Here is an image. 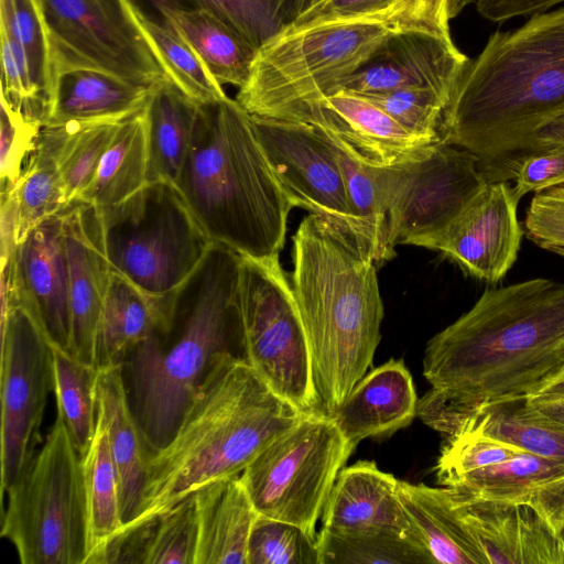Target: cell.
<instances>
[{
  "label": "cell",
  "mask_w": 564,
  "mask_h": 564,
  "mask_svg": "<svg viewBox=\"0 0 564 564\" xmlns=\"http://www.w3.org/2000/svg\"><path fill=\"white\" fill-rule=\"evenodd\" d=\"M564 365V283L535 278L487 289L427 343L431 389L416 415L452 436L487 406L525 400Z\"/></svg>",
  "instance_id": "cell-1"
},
{
  "label": "cell",
  "mask_w": 564,
  "mask_h": 564,
  "mask_svg": "<svg viewBox=\"0 0 564 564\" xmlns=\"http://www.w3.org/2000/svg\"><path fill=\"white\" fill-rule=\"evenodd\" d=\"M564 117V7L494 32L464 66L438 128L475 154L488 181H507L534 134Z\"/></svg>",
  "instance_id": "cell-2"
},
{
  "label": "cell",
  "mask_w": 564,
  "mask_h": 564,
  "mask_svg": "<svg viewBox=\"0 0 564 564\" xmlns=\"http://www.w3.org/2000/svg\"><path fill=\"white\" fill-rule=\"evenodd\" d=\"M306 413L279 397L235 351L219 354L174 435L150 454L131 528L166 512L200 487L241 475Z\"/></svg>",
  "instance_id": "cell-3"
},
{
  "label": "cell",
  "mask_w": 564,
  "mask_h": 564,
  "mask_svg": "<svg viewBox=\"0 0 564 564\" xmlns=\"http://www.w3.org/2000/svg\"><path fill=\"white\" fill-rule=\"evenodd\" d=\"M169 333L176 335L167 348L153 334L123 361L130 405L150 454L174 435L215 358L235 349L241 355L240 254L212 246L172 293Z\"/></svg>",
  "instance_id": "cell-4"
},
{
  "label": "cell",
  "mask_w": 564,
  "mask_h": 564,
  "mask_svg": "<svg viewBox=\"0 0 564 564\" xmlns=\"http://www.w3.org/2000/svg\"><path fill=\"white\" fill-rule=\"evenodd\" d=\"M293 241L291 285L306 334L316 393L333 412L368 372L383 318L376 263L321 218Z\"/></svg>",
  "instance_id": "cell-5"
},
{
  "label": "cell",
  "mask_w": 564,
  "mask_h": 564,
  "mask_svg": "<svg viewBox=\"0 0 564 564\" xmlns=\"http://www.w3.org/2000/svg\"><path fill=\"white\" fill-rule=\"evenodd\" d=\"M176 187L214 243L247 258L280 256L292 206L236 99L200 104Z\"/></svg>",
  "instance_id": "cell-6"
},
{
  "label": "cell",
  "mask_w": 564,
  "mask_h": 564,
  "mask_svg": "<svg viewBox=\"0 0 564 564\" xmlns=\"http://www.w3.org/2000/svg\"><path fill=\"white\" fill-rule=\"evenodd\" d=\"M392 33L382 23L359 19L289 25L258 47L236 100L250 115L280 118L341 90Z\"/></svg>",
  "instance_id": "cell-7"
},
{
  "label": "cell",
  "mask_w": 564,
  "mask_h": 564,
  "mask_svg": "<svg viewBox=\"0 0 564 564\" xmlns=\"http://www.w3.org/2000/svg\"><path fill=\"white\" fill-rule=\"evenodd\" d=\"M1 536L22 564H86L90 553L82 455L56 417L8 488Z\"/></svg>",
  "instance_id": "cell-8"
},
{
  "label": "cell",
  "mask_w": 564,
  "mask_h": 564,
  "mask_svg": "<svg viewBox=\"0 0 564 564\" xmlns=\"http://www.w3.org/2000/svg\"><path fill=\"white\" fill-rule=\"evenodd\" d=\"M98 209L111 270L154 296L182 285L214 245L169 182H148L126 200Z\"/></svg>",
  "instance_id": "cell-9"
},
{
  "label": "cell",
  "mask_w": 564,
  "mask_h": 564,
  "mask_svg": "<svg viewBox=\"0 0 564 564\" xmlns=\"http://www.w3.org/2000/svg\"><path fill=\"white\" fill-rule=\"evenodd\" d=\"M355 449L325 413L305 414L273 441L240 477L257 513L317 536L316 522Z\"/></svg>",
  "instance_id": "cell-10"
},
{
  "label": "cell",
  "mask_w": 564,
  "mask_h": 564,
  "mask_svg": "<svg viewBox=\"0 0 564 564\" xmlns=\"http://www.w3.org/2000/svg\"><path fill=\"white\" fill-rule=\"evenodd\" d=\"M241 355L268 386L301 412L324 413L291 281L279 256L241 257Z\"/></svg>",
  "instance_id": "cell-11"
},
{
  "label": "cell",
  "mask_w": 564,
  "mask_h": 564,
  "mask_svg": "<svg viewBox=\"0 0 564 564\" xmlns=\"http://www.w3.org/2000/svg\"><path fill=\"white\" fill-rule=\"evenodd\" d=\"M391 248L433 250L449 226L488 182L479 159L442 140L414 156L377 166Z\"/></svg>",
  "instance_id": "cell-12"
},
{
  "label": "cell",
  "mask_w": 564,
  "mask_h": 564,
  "mask_svg": "<svg viewBox=\"0 0 564 564\" xmlns=\"http://www.w3.org/2000/svg\"><path fill=\"white\" fill-rule=\"evenodd\" d=\"M56 79L76 69L154 86L170 82L132 0H40Z\"/></svg>",
  "instance_id": "cell-13"
},
{
  "label": "cell",
  "mask_w": 564,
  "mask_h": 564,
  "mask_svg": "<svg viewBox=\"0 0 564 564\" xmlns=\"http://www.w3.org/2000/svg\"><path fill=\"white\" fill-rule=\"evenodd\" d=\"M52 390L50 340L22 305L1 306V498L35 453Z\"/></svg>",
  "instance_id": "cell-14"
},
{
  "label": "cell",
  "mask_w": 564,
  "mask_h": 564,
  "mask_svg": "<svg viewBox=\"0 0 564 564\" xmlns=\"http://www.w3.org/2000/svg\"><path fill=\"white\" fill-rule=\"evenodd\" d=\"M251 117L290 205L321 218L371 259L367 236L349 206L340 164L323 131L300 121Z\"/></svg>",
  "instance_id": "cell-15"
},
{
  "label": "cell",
  "mask_w": 564,
  "mask_h": 564,
  "mask_svg": "<svg viewBox=\"0 0 564 564\" xmlns=\"http://www.w3.org/2000/svg\"><path fill=\"white\" fill-rule=\"evenodd\" d=\"M62 212L33 228L1 263V306L22 305L50 343L68 351L69 269Z\"/></svg>",
  "instance_id": "cell-16"
},
{
  "label": "cell",
  "mask_w": 564,
  "mask_h": 564,
  "mask_svg": "<svg viewBox=\"0 0 564 564\" xmlns=\"http://www.w3.org/2000/svg\"><path fill=\"white\" fill-rule=\"evenodd\" d=\"M519 198L506 181H488L433 250L487 283L503 279L518 258L523 230Z\"/></svg>",
  "instance_id": "cell-17"
},
{
  "label": "cell",
  "mask_w": 564,
  "mask_h": 564,
  "mask_svg": "<svg viewBox=\"0 0 564 564\" xmlns=\"http://www.w3.org/2000/svg\"><path fill=\"white\" fill-rule=\"evenodd\" d=\"M279 119L322 129L344 142L367 164L380 167L412 158L438 141L409 132L366 97L344 89L293 107Z\"/></svg>",
  "instance_id": "cell-18"
},
{
  "label": "cell",
  "mask_w": 564,
  "mask_h": 564,
  "mask_svg": "<svg viewBox=\"0 0 564 564\" xmlns=\"http://www.w3.org/2000/svg\"><path fill=\"white\" fill-rule=\"evenodd\" d=\"M69 269L68 352L96 367V332L111 267L105 250L99 209L74 200L63 209Z\"/></svg>",
  "instance_id": "cell-19"
},
{
  "label": "cell",
  "mask_w": 564,
  "mask_h": 564,
  "mask_svg": "<svg viewBox=\"0 0 564 564\" xmlns=\"http://www.w3.org/2000/svg\"><path fill=\"white\" fill-rule=\"evenodd\" d=\"M468 59L453 40L421 32L392 33L343 89L368 95L429 88L449 100Z\"/></svg>",
  "instance_id": "cell-20"
},
{
  "label": "cell",
  "mask_w": 564,
  "mask_h": 564,
  "mask_svg": "<svg viewBox=\"0 0 564 564\" xmlns=\"http://www.w3.org/2000/svg\"><path fill=\"white\" fill-rule=\"evenodd\" d=\"M451 496L486 564H564V534L532 507Z\"/></svg>",
  "instance_id": "cell-21"
},
{
  "label": "cell",
  "mask_w": 564,
  "mask_h": 564,
  "mask_svg": "<svg viewBox=\"0 0 564 564\" xmlns=\"http://www.w3.org/2000/svg\"><path fill=\"white\" fill-rule=\"evenodd\" d=\"M397 486L398 479L375 462L359 460L343 467L323 510V528L338 532L386 531L423 545L404 512Z\"/></svg>",
  "instance_id": "cell-22"
},
{
  "label": "cell",
  "mask_w": 564,
  "mask_h": 564,
  "mask_svg": "<svg viewBox=\"0 0 564 564\" xmlns=\"http://www.w3.org/2000/svg\"><path fill=\"white\" fill-rule=\"evenodd\" d=\"M419 399L402 359L391 358L367 372L329 414L355 447L367 437L390 435L411 424Z\"/></svg>",
  "instance_id": "cell-23"
},
{
  "label": "cell",
  "mask_w": 564,
  "mask_h": 564,
  "mask_svg": "<svg viewBox=\"0 0 564 564\" xmlns=\"http://www.w3.org/2000/svg\"><path fill=\"white\" fill-rule=\"evenodd\" d=\"M173 293V292H172ZM172 293L151 295L112 271L96 332V367L123 365L129 352L172 326Z\"/></svg>",
  "instance_id": "cell-24"
},
{
  "label": "cell",
  "mask_w": 564,
  "mask_h": 564,
  "mask_svg": "<svg viewBox=\"0 0 564 564\" xmlns=\"http://www.w3.org/2000/svg\"><path fill=\"white\" fill-rule=\"evenodd\" d=\"M95 394L119 476L124 525L139 510L150 453L130 405L123 365L98 368Z\"/></svg>",
  "instance_id": "cell-25"
},
{
  "label": "cell",
  "mask_w": 564,
  "mask_h": 564,
  "mask_svg": "<svg viewBox=\"0 0 564 564\" xmlns=\"http://www.w3.org/2000/svg\"><path fill=\"white\" fill-rule=\"evenodd\" d=\"M198 536L195 564H247L257 511L240 475L214 480L195 492Z\"/></svg>",
  "instance_id": "cell-26"
},
{
  "label": "cell",
  "mask_w": 564,
  "mask_h": 564,
  "mask_svg": "<svg viewBox=\"0 0 564 564\" xmlns=\"http://www.w3.org/2000/svg\"><path fill=\"white\" fill-rule=\"evenodd\" d=\"M155 86L97 70L64 73L57 78L54 105L46 124L123 121L145 108Z\"/></svg>",
  "instance_id": "cell-27"
},
{
  "label": "cell",
  "mask_w": 564,
  "mask_h": 564,
  "mask_svg": "<svg viewBox=\"0 0 564 564\" xmlns=\"http://www.w3.org/2000/svg\"><path fill=\"white\" fill-rule=\"evenodd\" d=\"M397 490L409 521L435 563L486 564L447 488L398 480Z\"/></svg>",
  "instance_id": "cell-28"
},
{
  "label": "cell",
  "mask_w": 564,
  "mask_h": 564,
  "mask_svg": "<svg viewBox=\"0 0 564 564\" xmlns=\"http://www.w3.org/2000/svg\"><path fill=\"white\" fill-rule=\"evenodd\" d=\"M155 6L163 21L187 41L220 85L240 88L246 84L257 47L207 9Z\"/></svg>",
  "instance_id": "cell-29"
},
{
  "label": "cell",
  "mask_w": 564,
  "mask_h": 564,
  "mask_svg": "<svg viewBox=\"0 0 564 564\" xmlns=\"http://www.w3.org/2000/svg\"><path fill=\"white\" fill-rule=\"evenodd\" d=\"M199 106L171 82L158 84L153 88L145 107L149 182L176 185Z\"/></svg>",
  "instance_id": "cell-30"
},
{
  "label": "cell",
  "mask_w": 564,
  "mask_h": 564,
  "mask_svg": "<svg viewBox=\"0 0 564 564\" xmlns=\"http://www.w3.org/2000/svg\"><path fill=\"white\" fill-rule=\"evenodd\" d=\"M564 482V459L528 452L453 477L443 484L452 494L530 506L544 489Z\"/></svg>",
  "instance_id": "cell-31"
},
{
  "label": "cell",
  "mask_w": 564,
  "mask_h": 564,
  "mask_svg": "<svg viewBox=\"0 0 564 564\" xmlns=\"http://www.w3.org/2000/svg\"><path fill=\"white\" fill-rule=\"evenodd\" d=\"M148 182L149 153L144 108L120 122L93 181L76 200L97 208L110 207L132 196Z\"/></svg>",
  "instance_id": "cell-32"
},
{
  "label": "cell",
  "mask_w": 564,
  "mask_h": 564,
  "mask_svg": "<svg viewBox=\"0 0 564 564\" xmlns=\"http://www.w3.org/2000/svg\"><path fill=\"white\" fill-rule=\"evenodd\" d=\"M63 129L41 128L34 151L11 188L14 198L15 240L20 243L40 223L61 213L68 203L57 164Z\"/></svg>",
  "instance_id": "cell-33"
},
{
  "label": "cell",
  "mask_w": 564,
  "mask_h": 564,
  "mask_svg": "<svg viewBox=\"0 0 564 564\" xmlns=\"http://www.w3.org/2000/svg\"><path fill=\"white\" fill-rule=\"evenodd\" d=\"M462 433L488 436L534 455L564 459V423L541 414L525 400L476 411L452 436Z\"/></svg>",
  "instance_id": "cell-34"
},
{
  "label": "cell",
  "mask_w": 564,
  "mask_h": 564,
  "mask_svg": "<svg viewBox=\"0 0 564 564\" xmlns=\"http://www.w3.org/2000/svg\"><path fill=\"white\" fill-rule=\"evenodd\" d=\"M82 464L90 556L123 525L119 476L110 452L105 423L98 412L95 434L82 455Z\"/></svg>",
  "instance_id": "cell-35"
},
{
  "label": "cell",
  "mask_w": 564,
  "mask_h": 564,
  "mask_svg": "<svg viewBox=\"0 0 564 564\" xmlns=\"http://www.w3.org/2000/svg\"><path fill=\"white\" fill-rule=\"evenodd\" d=\"M135 19L170 82L198 104L209 105L228 98L203 59L165 21L149 19L133 4Z\"/></svg>",
  "instance_id": "cell-36"
},
{
  "label": "cell",
  "mask_w": 564,
  "mask_h": 564,
  "mask_svg": "<svg viewBox=\"0 0 564 564\" xmlns=\"http://www.w3.org/2000/svg\"><path fill=\"white\" fill-rule=\"evenodd\" d=\"M322 131L333 147L340 164L349 206L367 236L370 257L376 265L381 264L392 259L395 253L389 245L388 215L377 166L367 164L339 139Z\"/></svg>",
  "instance_id": "cell-37"
},
{
  "label": "cell",
  "mask_w": 564,
  "mask_h": 564,
  "mask_svg": "<svg viewBox=\"0 0 564 564\" xmlns=\"http://www.w3.org/2000/svg\"><path fill=\"white\" fill-rule=\"evenodd\" d=\"M97 375V367L83 362L68 351L52 345L53 391L57 417L66 426L80 455L86 452L95 434Z\"/></svg>",
  "instance_id": "cell-38"
},
{
  "label": "cell",
  "mask_w": 564,
  "mask_h": 564,
  "mask_svg": "<svg viewBox=\"0 0 564 564\" xmlns=\"http://www.w3.org/2000/svg\"><path fill=\"white\" fill-rule=\"evenodd\" d=\"M319 564L435 563L429 551L412 539L386 531L317 533Z\"/></svg>",
  "instance_id": "cell-39"
},
{
  "label": "cell",
  "mask_w": 564,
  "mask_h": 564,
  "mask_svg": "<svg viewBox=\"0 0 564 564\" xmlns=\"http://www.w3.org/2000/svg\"><path fill=\"white\" fill-rule=\"evenodd\" d=\"M318 0H154L178 8H204L260 47Z\"/></svg>",
  "instance_id": "cell-40"
},
{
  "label": "cell",
  "mask_w": 564,
  "mask_h": 564,
  "mask_svg": "<svg viewBox=\"0 0 564 564\" xmlns=\"http://www.w3.org/2000/svg\"><path fill=\"white\" fill-rule=\"evenodd\" d=\"M0 31L23 47L34 88L51 116L57 79L40 0H0Z\"/></svg>",
  "instance_id": "cell-41"
},
{
  "label": "cell",
  "mask_w": 564,
  "mask_h": 564,
  "mask_svg": "<svg viewBox=\"0 0 564 564\" xmlns=\"http://www.w3.org/2000/svg\"><path fill=\"white\" fill-rule=\"evenodd\" d=\"M120 122L59 124L63 135L57 164L68 203L76 200L93 181Z\"/></svg>",
  "instance_id": "cell-42"
},
{
  "label": "cell",
  "mask_w": 564,
  "mask_h": 564,
  "mask_svg": "<svg viewBox=\"0 0 564 564\" xmlns=\"http://www.w3.org/2000/svg\"><path fill=\"white\" fill-rule=\"evenodd\" d=\"M247 564H319L317 536L258 513L249 535Z\"/></svg>",
  "instance_id": "cell-43"
},
{
  "label": "cell",
  "mask_w": 564,
  "mask_h": 564,
  "mask_svg": "<svg viewBox=\"0 0 564 564\" xmlns=\"http://www.w3.org/2000/svg\"><path fill=\"white\" fill-rule=\"evenodd\" d=\"M148 525L144 564H195L198 523L195 495H191Z\"/></svg>",
  "instance_id": "cell-44"
},
{
  "label": "cell",
  "mask_w": 564,
  "mask_h": 564,
  "mask_svg": "<svg viewBox=\"0 0 564 564\" xmlns=\"http://www.w3.org/2000/svg\"><path fill=\"white\" fill-rule=\"evenodd\" d=\"M361 96L380 107L409 132L430 140L441 139L438 128L449 102L442 94L429 88H401Z\"/></svg>",
  "instance_id": "cell-45"
},
{
  "label": "cell",
  "mask_w": 564,
  "mask_h": 564,
  "mask_svg": "<svg viewBox=\"0 0 564 564\" xmlns=\"http://www.w3.org/2000/svg\"><path fill=\"white\" fill-rule=\"evenodd\" d=\"M523 449L488 436L462 433L447 437L436 464L437 481L443 485L458 475L505 462Z\"/></svg>",
  "instance_id": "cell-46"
},
{
  "label": "cell",
  "mask_w": 564,
  "mask_h": 564,
  "mask_svg": "<svg viewBox=\"0 0 564 564\" xmlns=\"http://www.w3.org/2000/svg\"><path fill=\"white\" fill-rule=\"evenodd\" d=\"M41 126L33 123L1 98L0 178L1 191L11 189L34 151Z\"/></svg>",
  "instance_id": "cell-47"
},
{
  "label": "cell",
  "mask_w": 564,
  "mask_h": 564,
  "mask_svg": "<svg viewBox=\"0 0 564 564\" xmlns=\"http://www.w3.org/2000/svg\"><path fill=\"white\" fill-rule=\"evenodd\" d=\"M370 21L382 23L394 33L421 32L452 40L448 0H393Z\"/></svg>",
  "instance_id": "cell-48"
},
{
  "label": "cell",
  "mask_w": 564,
  "mask_h": 564,
  "mask_svg": "<svg viewBox=\"0 0 564 564\" xmlns=\"http://www.w3.org/2000/svg\"><path fill=\"white\" fill-rule=\"evenodd\" d=\"M523 226L528 239L564 257V185L535 193Z\"/></svg>",
  "instance_id": "cell-49"
},
{
  "label": "cell",
  "mask_w": 564,
  "mask_h": 564,
  "mask_svg": "<svg viewBox=\"0 0 564 564\" xmlns=\"http://www.w3.org/2000/svg\"><path fill=\"white\" fill-rule=\"evenodd\" d=\"M513 192L521 199L531 192L564 185V142L530 153L520 159L511 172Z\"/></svg>",
  "instance_id": "cell-50"
},
{
  "label": "cell",
  "mask_w": 564,
  "mask_h": 564,
  "mask_svg": "<svg viewBox=\"0 0 564 564\" xmlns=\"http://www.w3.org/2000/svg\"><path fill=\"white\" fill-rule=\"evenodd\" d=\"M393 0H321L290 25L318 24L350 19L370 20L386 11Z\"/></svg>",
  "instance_id": "cell-51"
},
{
  "label": "cell",
  "mask_w": 564,
  "mask_h": 564,
  "mask_svg": "<svg viewBox=\"0 0 564 564\" xmlns=\"http://www.w3.org/2000/svg\"><path fill=\"white\" fill-rule=\"evenodd\" d=\"M564 0H478L475 3L477 12L492 22L532 15L549 11Z\"/></svg>",
  "instance_id": "cell-52"
},
{
  "label": "cell",
  "mask_w": 564,
  "mask_h": 564,
  "mask_svg": "<svg viewBox=\"0 0 564 564\" xmlns=\"http://www.w3.org/2000/svg\"><path fill=\"white\" fill-rule=\"evenodd\" d=\"M561 142H564V117L542 127L532 138L525 155Z\"/></svg>",
  "instance_id": "cell-53"
},
{
  "label": "cell",
  "mask_w": 564,
  "mask_h": 564,
  "mask_svg": "<svg viewBox=\"0 0 564 564\" xmlns=\"http://www.w3.org/2000/svg\"><path fill=\"white\" fill-rule=\"evenodd\" d=\"M525 400L530 402L564 400V368L544 381Z\"/></svg>",
  "instance_id": "cell-54"
},
{
  "label": "cell",
  "mask_w": 564,
  "mask_h": 564,
  "mask_svg": "<svg viewBox=\"0 0 564 564\" xmlns=\"http://www.w3.org/2000/svg\"><path fill=\"white\" fill-rule=\"evenodd\" d=\"M527 402L541 414L564 423V400L546 402Z\"/></svg>",
  "instance_id": "cell-55"
},
{
  "label": "cell",
  "mask_w": 564,
  "mask_h": 564,
  "mask_svg": "<svg viewBox=\"0 0 564 564\" xmlns=\"http://www.w3.org/2000/svg\"><path fill=\"white\" fill-rule=\"evenodd\" d=\"M478 0H448V18H456L467 6L475 4Z\"/></svg>",
  "instance_id": "cell-56"
},
{
  "label": "cell",
  "mask_w": 564,
  "mask_h": 564,
  "mask_svg": "<svg viewBox=\"0 0 564 564\" xmlns=\"http://www.w3.org/2000/svg\"><path fill=\"white\" fill-rule=\"evenodd\" d=\"M562 368H564V365H563V367H562Z\"/></svg>",
  "instance_id": "cell-57"
},
{
  "label": "cell",
  "mask_w": 564,
  "mask_h": 564,
  "mask_svg": "<svg viewBox=\"0 0 564 564\" xmlns=\"http://www.w3.org/2000/svg\"><path fill=\"white\" fill-rule=\"evenodd\" d=\"M318 1H321V0H318ZM318 1H317V2H318Z\"/></svg>",
  "instance_id": "cell-58"
}]
</instances>
